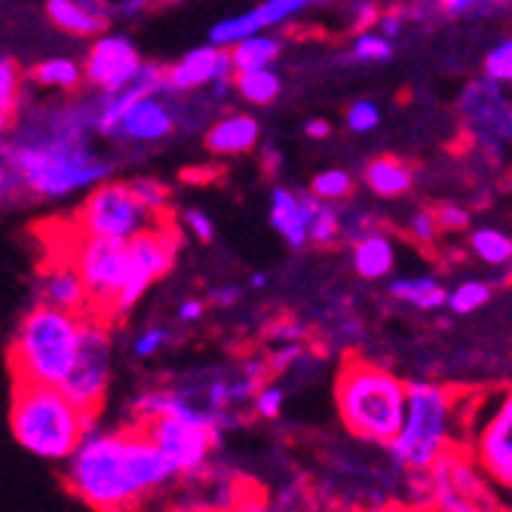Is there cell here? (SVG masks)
I'll return each mask as SVG.
<instances>
[{"mask_svg":"<svg viewBox=\"0 0 512 512\" xmlns=\"http://www.w3.org/2000/svg\"><path fill=\"white\" fill-rule=\"evenodd\" d=\"M353 270L359 279H368V283H381V279H390L396 270V243L384 230H371V234L353 240Z\"/></svg>","mask_w":512,"mask_h":512,"instance_id":"obj_20","label":"cell"},{"mask_svg":"<svg viewBox=\"0 0 512 512\" xmlns=\"http://www.w3.org/2000/svg\"><path fill=\"white\" fill-rule=\"evenodd\" d=\"M234 89L240 92V99H246L249 105H273L283 92V80L273 68H261V71H243L234 74Z\"/></svg>","mask_w":512,"mask_h":512,"instance_id":"obj_28","label":"cell"},{"mask_svg":"<svg viewBox=\"0 0 512 512\" xmlns=\"http://www.w3.org/2000/svg\"><path fill=\"white\" fill-rule=\"evenodd\" d=\"M439 4V13L445 16H470L482 0H436Z\"/></svg>","mask_w":512,"mask_h":512,"instance_id":"obj_48","label":"cell"},{"mask_svg":"<svg viewBox=\"0 0 512 512\" xmlns=\"http://www.w3.org/2000/svg\"><path fill=\"white\" fill-rule=\"evenodd\" d=\"M10 191H16V181H13V175H10V169H7V160L0 157V197L10 194Z\"/></svg>","mask_w":512,"mask_h":512,"instance_id":"obj_50","label":"cell"},{"mask_svg":"<svg viewBox=\"0 0 512 512\" xmlns=\"http://www.w3.org/2000/svg\"><path fill=\"white\" fill-rule=\"evenodd\" d=\"M286 399H289L286 384L276 381V378H267L255 390V396L249 402V411L258 417V421H279V417H283V411H286Z\"/></svg>","mask_w":512,"mask_h":512,"instance_id":"obj_31","label":"cell"},{"mask_svg":"<svg viewBox=\"0 0 512 512\" xmlns=\"http://www.w3.org/2000/svg\"><path fill=\"white\" fill-rule=\"evenodd\" d=\"M405 234L411 237V243H417V246H424V249H433L436 246V240H439V224H436V215H433V209H417V212H411L408 215V221H405Z\"/></svg>","mask_w":512,"mask_h":512,"instance_id":"obj_37","label":"cell"},{"mask_svg":"<svg viewBox=\"0 0 512 512\" xmlns=\"http://www.w3.org/2000/svg\"><path fill=\"white\" fill-rule=\"evenodd\" d=\"M142 62L145 59H142V53H138V46L132 43V37L105 31L92 40L80 71H83V83L96 86L102 96H108V92L123 89L138 74Z\"/></svg>","mask_w":512,"mask_h":512,"instance_id":"obj_15","label":"cell"},{"mask_svg":"<svg viewBox=\"0 0 512 512\" xmlns=\"http://www.w3.org/2000/svg\"><path fill=\"white\" fill-rule=\"evenodd\" d=\"M151 215L129 191V181H102L89 191L77 209L74 234L102 240H132L138 230L151 227Z\"/></svg>","mask_w":512,"mask_h":512,"instance_id":"obj_11","label":"cell"},{"mask_svg":"<svg viewBox=\"0 0 512 512\" xmlns=\"http://www.w3.org/2000/svg\"><path fill=\"white\" fill-rule=\"evenodd\" d=\"M62 476L71 494L96 512H138L178 482L175 467L142 427H102L99 421L71 451Z\"/></svg>","mask_w":512,"mask_h":512,"instance_id":"obj_1","label":"cell"},{"mask_svg":"<svg viewBox=\"0 0 512 512\" xmlns=\"http://www.w3.org/2000/svg\"><path fill=\"white\" fill-rule=\"evenodd\" d=\"M470 427V445L467 454L476 460V467L485 473V479L509 491L512 488V393L500 390L491 396L488 411L473 421Z\"/></svg>","mask_w":512,"mask_h":512,"instance_id":"obj_13","label":"cell"},{"mask_svg":"<svg viewBox=\"0 0 512 512\" xmlns=\"http://www.w3.org/2000/svg\"><path fill=\"white\" fill-rule=\"evenodd\" d=\"M178 252H181V234L166 218H160V224L154 227L138 230L132 240H126V276L108 310V322L129 316V310L148 295V289L160 283L175 267Z\"/></svg>","mask_w":512,"mask_h":512,"instance_id":"obj_7","label":"cell"},{"mask_svg":"<svg viewBox=\"0 0 512 512\" xmlns=\"http://www.w3.org/2000/svg\"><path fill=\"white\" fill-rule=\"evenodd\" d=\"M405 13L402 10H387V13H381L378 16V25H375V31L381 34V37H387V40H399L402 37V31H405Z\"/></svg>","mask_w":512,"mask_h":512,"instance_id":"obj_44","label":"cell"},{"mask_svg":"<svg viewBox=\"0 0 512 512\" xmlns=\"http://www.w3.org/2000/svg\"><path fill=\"white\" fill-rule=\"evenodd\" d=\"M203 313H206V304L200 301V298H188V301H181L178 304V322H184V325H194V322H200L203 319Z\"/></svg>","mask_w":512,"mask_h":512,"instance_id":"obj_47","label":"cell"},{"mask_svg":"<svg viewBox=\"0 0 512 512\" xmlns=\"http://www.w3.org/2000/svg\"><path fill=\"white\" fill-rule=\"evenodd\" d=\"M68 258L86 286L89 313L102 316L108 322V310L123 286V276H126V243L102 240V237H83L71 230Z\"/></svg>","mask_w":512,"mask_h":512,"instance_id":"obj_12","label":"cell"},{"mask_svg":"<svg viewBox=\"0 0 512 512\" xmlns=\"http://www.w3.org/2000/svg\"><path fill=\"white\" fill-rule=\"evenodd\" d=\"M212 80H234V62L221 46L203 43L166 68L160 92L163 96H188V92L206 89Z\"/></svg>","mask_w":512,"mask_h":512,"instance_id":"obj_16","label":"cell"},{"mask_svg":"<svg viewBox=\"0 0 512 512\" xmlns=\"http://www.w3.org/2000/svg\"><path fill=\"white\" fill-rule=\"evenodd\" d=\"M19 86H22V71L16 59L0 56V111L16 117L19 108Z\"/></svg>","mask_w":512,"mask_h":512,"instance_id":"obj_36","label":"cell"},{"mask_svg":"<svg viewBox=\"0 0 512 512\" xmlns=\"http://www.w3.org/2000/svg\"><path fill=\"white\" fill-rule=\"evenodd\" d=\"M270 335L276 338V344H301L304 338V325L301 322H292V319H283V322H276Z\"/></svg>","mask_w":512,"mask_h":512,"instance_id":"obj_45","label":"cell"},{"mask_svg":"<svg viewBox=\"0 0 512 512\" xmlns=\"http://www.w3.org/2000/svg\"><path fill=\"white\" fill-rule=\"evenodd\" d=\"M270 224L279 237L286 240L289 249H304L307 246V224L304 212L298 203V194L289 188H273L270 194Z\"/></svg>","mask_w":512,"mask_h":512,"instance_id":"obj_22","label":"cell"},{"mask_svg":"<svg viewBox=\"0 0 512 512\" xmlns=\"http://www.w3.org/2000/svg\"><path fill=\"white\" fill-rule=\"evenodd\" d=\"M114 378V338H111V325L102 316H83V332H80V350L77 359L68 371V378L62 381V393L80 405L86 414L99 417L108 390Z\"/></svg>","mask_w":512,"mask_h":512,"instance_id":"obj_9","label":"cell"},{"mask_svg":"<svg viewBox=\"0 0 512 512\" xmlns=\"http://www.w3.org/2000/svg\"><path fill=\"white\" fill-rule=\"evenodd\" d=\"M279 163H283V157H279L276 151H270V154L264 157V166H267V169H273V166L279 169Z\"/></svg>","mask_w":512,"mask_h":512,"instance_id":"obj_52","label":"cell"},{"mask_svg":"<svg viewBox=\"0 0 512 512\" xmlns=\"http://www.w3.org/2000/svg\"><path fill=\"white\" fill-rule=\"evenodd\" d=\"M433 215H436V224H439L442 234H460V230H467L473 221L470 209H463L457 203H442L433 209Z\"/></svg>","mask_w":512,"mask_h":512,"instance_id":"obj_40","label":"cell"},{"mask_svg":"<svg viewBox=\"0 0 512 512\" xmlns=\"http://www.w3.org/2000/svg\"><path fill=\"white\" fill-rule=\"evenodd\" d=\"M175 341V332L172 329H166V325H148V329H142L135 338H132V344H129V350H132V356L135 359H154V356H160L169 344Z\"/></svg>","mask_w":512,"mask_h":512,"instance_id":"obj_35","label":"cell"},{"mask_svg":"<svg viewBox=\"0 0 512 512\" xmlns=\"http://www.w3.org/2000/svg\"><path fill=\"white\" fill-rule=\"evenodd\" d=\"M393 512H424V509H393Z\"/></svg>","mask_w":512,"mask_h":512,"instance_id":"obj_54","label":"cell"},{"mask_svg":"<svg viewBox=\"0 0 512 512\" xmlns=\"http://www.w3.org/2000/svg\"><path fill=\"white\" fill-rule=\"evenodd\" d=\"M396 53V46L393 40L381 37L378 31H362L356 34L353 46H350V59L353 62H368V65H375V62H390Z\"/></svg>","mask_w":512,"mask_h":512,"instance_id":"obj_33","label":"cell"},{"mask_svg":"<svg viewBox=\"0 0 512 512\" xmlns=\"http://www.w3.org/2000/svg\"><path fill=\"white\" fill-rule=\"evenodd\" d=\"M166 4H175V0H166Z\"/></svg>","mask_w":512,"mask_h":512,"instance_id":"obj_56","label":"cell"},{"mask_svg":"<svg viewBox=\"0 0 512 512\" xmlns=\"http://www.w3.org/2000/svg\"><path fill=\"white\" fill-rule=\"evenodd\" d=\"M485 77L506 86L512 80V43L509 40H500L494 50H488L485 56Z\"/></svg>","mask_w":512,"mask_h":512,"instance_id":"obj_38","label":"cell"},{"mask_svg":"<svg viewBox=\"0 0 512 512\" xmlns=\"http://www.w3.org/2000/svg\"><path fill=\"white\" fill-rule=\"evenodd\" d=\"M494 301V286L488 279H460L454 289H448L445 295V307L454 313V316H470V313H479L482 307H488Z\"/></svg>","mask_w":512,"mask_h":512,"instance_id":"obj_29","label":"cell"},{"mask_svg":"<svg viewBox=\"0 0 512 512\" xmlns=\"http://www.w3.org/2000/svg\"><path fill=\"white\" fill-rule=\"evenodd\" d=\"M390 298L399 304H408L421 313H433L445 307L448 289L439 283L436 276H390Z\"/></svg>","mask_w":512,"mask_h":512,"instance_id":"obj_23","label":"cell"},{"mask_svg":"<svg viewBox=\"0 0 512 512\" xmlns=\"http://www.w3.org/2000/svg\"><path fill=\"white\" fill-rule=\"evenodd\" d=\"M129 191H132V197L138 203H142V209L151 218H166V209H169V191H166V184H160L157 178H132L129 181Z\"/></svg>","mask_w":512,"mask_h":512,"instance_id":"obj_34","label":"cell"},{"mask_svg":"<svg viewBox=\"0 0 512 512\" xmlns=\"http://www.w3.org/2000/svg\"><path fill=\"white\" fill-rule=\"evenodd\" d=\"M46 16L71 37H99L108 31V25L92 16L80 0H46Z\"/></svg>","mask_w":512,"mask_h":512,"instance_id":"obj_26","label":"cell"},{"mask_svg":"<svg viewBox=\"0 0 512 512\" xmlns=\"http://www.w3.org/2000/svg\"><path fill=\"white\" fill-rule=\"evenodd\" d=\"M261 138V123L252 114H224L209 123L206 148L218 157H240L249 154Z\"/></svg>","mask_w":512,"mask_h":512,"instance_id":"obj_19","label":"cell"},{"mask_svg":"<svg viewBox=\"0 0 512 512\" xmlns=\"http://www.w3.org/2000/svg\"><path fill=\"white\" fill-rule=\"evenodd\" d=\"M249 286H252V289H264V286H267V273H252Z\"/></svg>","mask_w":512,"mask_h":512,"instance_id":"obj_51","label":"cell"},{"mask_svg":"<svg viewBox=\"0 0 512 512\" xmlns=\"http://www.w3.org/2000/svg\"><path fill=\"white\" fill-rule=\"evenodd\" d=\"M31 83H37V86H43V89H56V92H77L80 89V83H83V71H80V65L77 62H71V59H62V56H56V59H43V62H37L34 68H31Z\"/></svg>","mask_w":512,"mask_h":512,"instance_id":"obj_27","label":"cell"},{"mask_svg":"<svg viewBox=\"0 0 512 512\" xmlns=\"http://www.w3.org/2000/svg\"><path fill=\"white\" fill-rule=\"evenodd\" d=\"M362 181H365V188L375 194V197L396 200V197H405L414 188V166L405 163L402 157L381 154V157L365 163Z\"/></svg>","mask_w":512,"mask_h":512,"instance_id":"obj_21","label":"cell"},{"mask_svg":"<svg viewBox=\"0 0 512 512\" xmlns=\"http://www.w3.org/2000/svg\"><path fill=\"white\" fill-rule=\"evenodd\" d=\"M197 512H221V509H197Z\"/></svg>","mask_w":512,"mask_h":512,"instance_id":"obj_55","label":"cell"},{"mask_svg":"<svg viewBox=\"0 0 512 512\" xmlns=\"http://www.w3.org/2000/svg\"><path fill=\"white\" fill-rule=\"evenodd\" d=\"M108 7H111V22H126L148 13L154 7V0H108Z\"/></svg>","mask_w":512,"mask_h":512,"instance_id":"obj_43","label":"cell"},{"mask_svg":"<svg viewBox=\"0 0 512 512\" xmlns=\"http://www.w3.org/2000/svg\"><path fill=\"white\" fill-rule=\"evenodd\" d=\"M301 212H304V224H307V243L313 246H335L341 240V212L335 209V203L316 200L310 191L298 194Z\"/></svg>","mask_w":512,"mask_h":512,"instance_id":"obj_24","label":"cell"},{"mask_svg":"<svg viewBox=\"0 0 512 512\" xmlns=\"http://www.w3.org/2000/svg\"><path fill=\"white\" fill-rule=\"evenodd\" d=\"M304 132H307V138H329L332 135V123H325V120H307Z\"/></svg>","mask_w":512,"mask_h":512,"instance_id":"obj_49","label":"cell"},{"mask_svg":"<svg viewBox=\"0 0 512 512\" xmlns=\"http://www.w3.org/2000/svg\"><path fill=\"white\" fill-rule=\"evenodd\" d=\"M37 304L56 307L65 313L86 316L89 313V295L83 279L77 276L74 264L68 255H56L50 264H43L37 276Z\"/></svg>","mask_w":512,"mask_h":512,"instance_id":"obj_18","label":"cell"},{"mask_svg":"<svg viewBox=\"0 0 512 512\" xmlns=\"http://www.w3.org/2000/svg\"><path fill=\"white\" fill-rule=\"evenodd\" d=\"M353 188L356 181L350 172L344 169H325V172H316V178L310 181V194L316 200H325V203H341L347 197H353Z\"/></svg>","mask_w":512,"mask_h":512,"instance_id":"obj_32","label":"cell"},{"mask_svg":"<svg viewBox=\"0 0 512 512\" xmlns=\"http://www.w3.org/2000/svg\"><path fill=\"white\" fill-rule=\"evenodd\" d=\"M378 16H381V7L375 0H353L350 10H347V25L350 31L362 34V31H371L378 25Z\"/></svg>","mask_w":512,"mask_h":512,"instance_id":"obj_41","label":"cell"},{"mask_svg":"<svg viewBox=\"0 0 512 512\" xmlns=\"http://www.w3.org/2000/svg\"><path fill=\"white\" fill-rule=\"evenodd\" d=\"M99 417L74 405L59 387L13 384L10 433L22 451L46 463H65Z\"/></svg>","mask_w":512,"mask_h":512,"instance_id":"obj_5","label":"cell"},{"mask_svg":"<svg viewBox=\"0 0 512 512\" xmlns=\"http://www.w3.org/2000/svg\"><path fill=\"white\" fill-rule=\"evenodd\" d=\"M470 252L488 264V267H509L512 258V240L506 230L497 227H476L470 234Z\"/></svg>","mask_w":512,"mask_h":512,"instance_id":"obj_30","label":"cell"},{"mask_svg":"<svg viewBox=\"0 0 512 512\" xmlns=\"http://www.w3.org/2000/svg\"><path fill=\"white\" fill-rule=\"evenodd\" d=\"M83 316L34 304L16 325L7 362L13 384L62 387L80 350Z\"/></svg>","mask_w":512,"mask_h":512,"instance_id":"obj_6","label":"cell"},{"mask_svg":"<svg viewBox=\"0 0 512 512\" xmlns=\"http://www.w3.org/2000/svg\"><path fill=\"white\" fill-rule=\"evenodd\" d=\"M283 46L286 40L279 34H252L240 43L230 46V62H234V74H243V71H261V68H270L279 56H283Z\"/></svg>","mask_w":512,"mask_h":512,"instance_id":"obj_25","label":"cell"},{"mask_svg":"<svg viewBox=\"0 0 512 512\" xmlns=\"http://www.w3.org/2000/svg\"><path fill=\"white\" fill-rule=\"evenodd\" d=\"M0 157L16 181V188L31 191L40 200L65 197L108 181L114 163L92 154L89 142H7Z\"/></svg>","mask_w":512,"mask_h":512,"instance_id":"obj_4","label":"cell"},{"mask_svg":"<svg viewBox=\"0 0 512 512\" xmlns=\"http://www.w3.org/2000/svg\"><path fill=\"white\" fill-rule=\"evenodd\" d=\"M485 4H488V7H494V13H497V7H500V10H506V7H509V0H485Z\"/></svg>","mask_w":512,"mask_h":512,"instance_id":"obj_53","label":"cell"},{"mask_svg":"<svg viewBox=\"0 0 512 512\" xmlns=\"http://www.w3.org/2000/svg\"><path fill=\"white\" fill-rule=\"evenodd\" d=\"M335 408L353 439L384 448L402 424L405 381L365 356H347L335 375Z\"/></svg>","mask_w":512,"mask_h":512,"instance_id":"obj_3","label":"cell"},{"mask_svg":"<svg viewBox=\"0 0 512 512\" xmlns=\"http://www.w3.org/2000/svg\"><path fill=\"white\" fill-rule=\"evenodd\" d=\"M181 224L188 227L200 243H212L215 240V224H212V218L203 209H184L181 212Z\"/></svg>","mask_w":512,"mask_h":512,"instance_id":"obj_42","label":"cell"},{"mask_svg":"<svg viewBox=\"0 0 512 512\" xmlns=\"http://www.w3.org/2000/svg\"><path fill=\"white\" fill-rule=\"evenodd\" d=\"M421 476L427 482L430 512H503L497 488L485 479L467 448H451Z\"/></svg>","mask_w":512,"mask_h":512,"instance_id":"obj_8","label":"cell"},{"mask_svg":"<svg viewBox=\"0 0 512 512\" xmlns=\"http://www.w3.org/2000/svg\"><path fill=\"white\" fill-rule=\"evenodd\" d=\"M347 120V129L356 132V135H365V132H375L381 126V108L375 102H353L344 114Z\"/></svg>","mask_w":512,"mask_h":512,"instance_id":"obj_39","label":"cell"},{"mask_svg":"<svg viewBox=\"0 0 512 512\" xmlns=\"http://www.w3.org/2000/svg\"><path fill=\"white\" fill-rule=\"evenodd\" d=\"M138 427L148 433V439L175 467L178 482L200 479L209 470V463L224 439V433L215 424L200 421V417H154V421Z\"/></svg>","mask_w":512,"mask_h":512,"instance_id":"obj_10","label":"cell"},{"mask_svg":"<svg viewBox=\"0 0 512 512\" xmlns=\"http://www.w3.org/2000/svg\"><path fill=\"white\" fill-rule=\"evenodd\" d=\"M178 132V120H175V105L172 96H145L138 99L123 120L117 123L111 142L117 145H160L166 138H172Z\"/></svg>","mask_w":512,"mask_h":512,"instance_id":"obj_17","label":"cell"},{"mask_svg":"<svg viewBox=\"0 0 512 512\" xmlns=\"http://www.w3.org/2000/svg\"><path fill=\"white\" fill-rule=\"evenodd\" d=\"M463 399L436 381H405V411L396 436L384 445L393 467L421 476L433 463L457 448L460 427L467 424Z\"/></svg>","mask_w":512,"mask_h":512,"instance_id":"obj_2","label":"cell"},{"mask_svg":"<svg viewBox=\"0 0 512 512\" xmlns=\"http://www.w3.org/2000/svg\"><path fill=\"white\" fill-rule=\"evenodd\" d=\"M460 114L467 120V126L473 129V142L485 145L488 151H497V145L509 142V102L500 83L482 77L467 83L460 96Z\"/></svg>","mask_w":512,"mask_h":512,"instance_id":"obj_14","label":"cell"},{"mask_svg":"<svg viewBox=\"0 0 512 512\" xmlns=\"http://www.w3.org/2000/svg\"><path fill=\"white\" fill-rule=\"evenodd\" d=\"M240 298H243V289H240V286H218V289L209 292V304H215V307H221V310L240 304Z\"/></svg>","mask_w":512,"mask_h":512,"instance_id":"obj_46","label":"cell"}]
</instances>
